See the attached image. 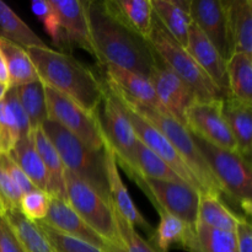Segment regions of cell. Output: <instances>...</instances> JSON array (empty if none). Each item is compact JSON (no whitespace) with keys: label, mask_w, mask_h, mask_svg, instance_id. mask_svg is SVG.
I'll list each match as a JSON object with an SVG mask.
<instances>
[{"label":"cell","mask_w":252,"mask_h":252,"mask_svg":"<svg viewBox=\"0 0 252 252\" xmlns=\"http://www.w3.org/2000/svg\"><path fill=\"white\" fill-rule=\"evenodd\" d=\"M85 9L98 64H112L149 76L155 53L147 39L108 11L103 1H85Z\"/></svg>","instance_id":"obj_1"},{"label":"cell","mask_w":252,"mask_h":252,"mask_svg":"<svg viewBox=\"0 0 252 252\" xmlns=\"http://www.w3.org/2000/svg\"><path fill=\"white\" fill-rule=\"evenodd\" d=\"M39 81L70 98L90 115H96L105 94V83L70 54L46 48H27Z\"/></svg>","instance_id":"obj_2"},{"label":"cell","mask_w":252,"mask_h":252,"mask_svg":"<svg viewBox=\"0 0 252 252\" xmlns=\"http://www.w3.org/2000/svg\"><path fill=\"white\" fill-rule=\"evenodd\" d=\"M110 89L117 95V97L120 98V101L126 107L130 108L135 113H138L140 117L148 121L155 128H158L167 138V140L171 143L175 150L179 153L181 159L184 160L191 174L193 175V177L199 184L202 189V193H211L220 197L223 196L220 186L218 185L216 177L213 176L211 169L207 165L206 160L202 157L198 147L194 143L191 130L186 126L180 123L179 121H176L167 113L158 112V111L153 110L148 106L140 105V103L126 97L122 94L117 93L115 89Z\"/></svg>","instance_id":"obj_3"},{"label":"cell","mask_w":252,"mask_h":252,"mask_svg":"<svg viewBox=\"0 0 252 252\" xmlns=\"http://www.w3.org/2000/svg\"><path fill=\"white\" fill-rule=\"evenodd\" d=\"M41 128L58 152L64 167L111 202L103 149L100 152L90 149L75 135L51 120L44 121Z\"/></svg>","instance_id":"obj_4"},{"label":"cell","mask_w":252,"mask_h":252,"mask_svg":"<svg viewBox=\"0 0 252 252\" xmlns=\"http://www.w3.org/2000/svg\"><path fill=\"white\" fill-rule=\"evenodd\" d=\"M192 135L202 157L220 186L223 196L234 199L243 208V212H245L246 218H250L252 211L251 161L241 157L238 152L216 147L193 133Z\"/></svg>","instance_id":"obj_5"},{"label":"cell","mask_w":252,"mask_h":252,"mask_svg":"<svg viewBox=\"0 0 252 252\" xmlns=\"http://www.w3.org/2000/svg\"><path fill=\"white\" fill-rule=\"evenodd\" d=\"M155 16V15H154ZM147 42L158 57L191 88L198 101L224 100V95L196 63L186 47L167 33L159 20L154 17Z\"/></svg>","instance_id":"obj_6"},{"label":"cell","mask_w":252,"mask_h":252,"mask_svg":"<svg viewBox=\"0 0 252 252\" xmlns=\"http://www.w3.org/2000/svg\"><path fill=\"white\" fill-rule=\"evenodd\" d=\"M103 115L100 118L103 140L110 145L117 164L125 169L130 180L137 184L142 177L135 166V148L138 137L130 123L127 110L115 93L105 84Z\"/></svg>","instance_id":"obj_7"},{"label":"cell","mask_w":252,"mask_h":252,"mask_svg":"<svg viewBox=\"0 0 252 252\" xmlns=\"http://www.w3.org/2000/svg\"><path fill=\"white\" fill-rule=\"evenodd\" d=\"M66 202L78 216L115 248L121 249L113 207L98 192L65 169L64 172Z\"/></svg>","instance_id":"obj_8"},{"label":"cell","mask_w":252,"mask_h":252,"mask_svg":"<svg viewBox=\"0 0 252 252\" xmlns=\"http://www.w3.org/2000/svg\"><path fill=\"white\" fill-rule=\"evenodd\" d=\"M44 95L48 120L58 123L90 149L96 152L103 149V134L98 113L90 115L70 98L47 86H44Z\"/></svg>","instance_id":"obj_9"},{"label":"cell","mask_w":252,"mask_h":252,"mask_svg":"<svg viewBox=\"0 0 252 252\" xmlns=\"http://www.w3.org/2000/svg\"><path fill=\"white\" fill-rule=\"evenodd\" d=\"M138 187L147 194L157 211L181 219L196 228L201 192L184 182L140 179Z\"/></svg>","instance_id":"obj_10"},{"label":"cell","mask_w":252,"mask_h":252,"mask_svg":"<svg viewBox=\"0 0 252 252\" xmlns=\"http://www.w3.org/2000/svg\"><path fill=\"white\" fill-rule=\"evenodd\" d=\"M186 127L206 142L236 152V144L223 115V100L194 101L186 112Z\"/></svg>","instance_id":"obj_11"},{"label":"cell","mask_w":252,"mask_h":252,"mask_svg":"<svg viewBox=\"0 0 252 252\" xmlns=\"http://www.w3.org/2000/svg\"><path fill=\"white\" fill-rule=\"evenodd\" d=\"M148 78L165 111L180 123L186 126L187 110L194 101H197L191 88L181 80L157 54Z\"/></svg>","instance_id":"obj_12"},{"label":"cell","mask_w":252,"mask_h":252,"mask_svg":"<svg viewBox=\"0 0 252 252\" xmlns=\"http://www.w3.org/2000/svg\"><path fill=\"white\" fill-rule=\"evenodd\" d=\"M125 108L127 110L130 123H132L133 128H134L138 139H139L143 144L147 145L153 153H155L160 159L164 160V161L169 165L170 169H171L172 171L185 182V184L189 185V186L193 187V189H196L197 191H199L202 193V189L201 186H199V184L197 182V180L194 179L193 175L191 174V171L189 170L187 165L185 164L184 160L181 159L179 153L175 150V148L172 147L171 143L167 140V138L165 137L158 128H155L154 126L150 125L148 121H145L144 118L140 117V116L138 115V113H135L134 111L126 107V106Z\"/></svg>","instance_id":"obj_13"},{"label":"cell","mask_w":252,"mask_h":252,"mask_svg":"<svg viewBox=\"0 0 252 252\" xmlns=\"http://www.w3.org/2000/svg\"><path fill=\"white\" fill-rule=\"evenodd\" d=\"M43 223L51 228L56 229V230L61 231V233L86 241V243L91 244V245L96 246L105 252H122L121 249L111 245L102 236L98 235L94 229H91L78 216V213L71 208L70 204L65 199L51 197L48 213H47Z\"/></svg>","instance_id":"obj_14"},{"label":"cell","mask_w":252,"mask_h":252,"mask_svg":"<svg viewBox=\"0 0 252 252\" xmlns=\"http://www.w3.org/2000/svg\"><path fill=\"white\" fill-rule=\"evenodd\" d=\"M192 22L209 39L225 61L231 57L224 1L191 0Z\"/></svg>","instance_id":"obj_15"},{"label":"cell","mask_w":252,"mask_h":252,"mask_svg":"<svg viewBox=\"0 0 252 252\" xmlns=\"http://www.w3.org/2000/svg\"><path fill=\"white\" fill-rule=\"evenodd\" d=\"M101 66L106 74V84L110 88L115 89L117 93L140 105L148 106L158 112L167 113L158 100L157 94L148 76L112 64H102Z\"/></svg>","instance_id":"obj_16"},{"label":"cell","mask_w":252,"mask_h":252,"mask_svg":"<svg viewBox=\"0 0 252 252\" xmlns=\"http://www.w3.org/2000/svg\"><path fill=\"white\" fill-rule=\"evenodd\" d=\"M103 155H105L106 177H107V186L111 204L133 228L134 226L142 228L150 236L154 229L148 223L147 219L142 216L139 209L137 208L134 202L130 198L129 192H128L126 185L123 184L122 177H121L118 164L116 161L113 152L105 140H103Z\"/></svg>","instance_id":"obj_17"},{"label":"cell","mask_w":252,"mask_h":252,"mask_svg":"<svg viewBox=\"0 0 252 252\" xmlns=\"http://www.w3.org/2000/svg\"><path fill=\"white\" fill-rule=\"evenodd\" d=\"M186 49L191 54L192 58L196 61V63L201 66L202 70L223 93L224 97H228L229 88L226 61L193 22L189 26Z\"/></svg>","instance_id":"obj_18"},{"label":"cell","mask_w":252,"mask_h":252,"mask_svg":"<svg viewBox=\"0 0 252 252\" xmlns=\"http://www.w3.org/2000/svg\"><path fill=\"white\" fill-rule=\"evenodd\" d=\"M59 15L62 29V38L70 46L79 47L95 57L90 31H89L88 16H86L85 1L80 0H51Z\"/></svg>","instance_id":"obj_19"},{"label":"cell","mask_w":252,"mask_h":252,"mask_svg":"<svg viewBox=\"0 0 252 252\" xmlns=\"http://www.w3.org/2000/svg\"><path fill=\"white\" fill-rule=\"evenodd\" d=\"M159 214V225L153 230L148 243L158 252H169L176 246L189 252H197L196 228L164 212Z\"/></svg>","instance_id":"obj_20"},{"label":"cell","mask_w":252,"mask_h":252,"mask_svg":"<svg viewBox=\"0 0 252 252\" xmlns=\"http://www.w3.org/2000/svg\"><path fill=\"white\" fill-rule=\"evenodd\" d=\"M231 54H252V0L224 1Z\"/></svg>","instance_id":"obj_21"},{"label":"cell","mask_w":252,"mask_h":252,"mask_svg":"<svg viewBox=\"0 0 252 252\" xmlns=\"http://www.w3.org/2000/svg\"><path fill=\"white\" fill-rule=\"evenodd\" d=\"M152 5L155 17L167 33L186 47L192 24L191 0H154Z\"/></svg>","instance_id":"obj_22"},{"label":"cell","mask_w":252,"mask_h":252,"mask_svg":"<svg viewBox=\"0 0 252 252\" xmlns=\"http://www.w3.org/2000/svg\"><path fill=\"white\" fill-rule=\"evenodd\" d=\"M103 5L135 33L148 38L155 17L152 0H106Z\"/></svg>","instance_id":"obj_23"},{"label":"cell","mask_w":252,"mask_h":252,"mask_svg":"<svg viewBox=\"0 0 252 252\" xmlns=\"http://www.w3.org/2000/svg\"><path fill=\"white\" fill-rule=\"evenodd\" d=\"M223 115L235 140L236 152L251 161L252 106L226 97L223 100Z\"/></svg>","instance_id":"obj_24"},{"label":"cell","mask_w":252,"mask_h":252,"mask_svg":"<svg viewBox=\"0 0 252 252\" xmlns=\"http://www.w3.org/2000/svg\"><path fill=\"white\" fill-rule=\"evenodd\" d=\"M32 138H33V144L46 167L47 176H48V189L47 193L51 197H57V198L65 199V182H64V167L62 162L61 157L58 152L52 144L49 138L47 137L46 133L42 128L32 130Z\"/></svg>","instance_id":"obj_25"},{"label":"cell","mask_w":252,"mask_h":252,"mask_svg":"<svg viewBox=\"0 0 252 252\" xmlns=\"http://www.w3.org/2000/svg\"><path fill=\"white\" fill-rule=\"evenodd\" d=\"M241 218L243 217L229 209L220 196L211 193L199 194L196 225H204L217 230L235 233Z\"/></svg>","instance_id":"obj_26"},{"label":"cell","mask_w":252,"mask_h":252,"mask_svg":"<svg viewBox=\"0 0 252 252\" xmlns=\"http://www.w3.org/2000/svg\"><path fill=\"white\" fill-rule=\"evenodd\" d=\"M228 74V97L252 106V61L250 56L234 53L226 61Z\"/></svg>","instance_id":"obj_27"},{"label":"cell","mask_w":252,"mask_h":252,"mask_svg":"<svg viewBox=\"0 0 252 252\" xmlns=\"http://www.w3.org/2000/svg\"><path fill=\"white\" fill-rule=\"evenodd\" d=\"M10 157L15 160V162L19 165L20 169L24 171L27 179L37 189L47 192L48 176H47L46 167L34 148L32 133H30L26 137L20 138V140L10 153Z\"/></svg>","instance_id":"obj_28"},{"label":"cell","mask_w":252,"mask_h":252,"mask_svg":"<svg viewBox=\"0 0 252 252\" xmlns=\"http://www.w3.org/2000/svg\"><path fill=\"white\" fill-rule=\"evenodd\" d=\"M0 51L6 62L10 88H19L39 80L26 49L0 36Z\"/></svg>","instance_id":"obj_29"},{"label":"cell","mask_w":252,"mask_h":252,"mask_svg":"<svg viewBox=\"0 0 252 252\" xmlns=\"http://www.w3.org/2000/svg\"><path fill=\"white\" fill-rule=\"evenodd\" d=\"M0 36L16 43L22 48H46V42L14 12V10L0 0Z\"/></svg>","instance_id":"obj_30"},{"label":"cell","mask_w":252,"mask_h":252,"mask_svg":"<svg viewBox=\"0 0 252 252\" xmlns=\"http://www.w3.org/2000/svg\"><path fill=\"white\" fill-rule=\"evenodd\" d=\"M2 216L11 226L25 252H57L37 223L27 220L20 211H7Z\"/></svg>","instance_id":"obj_31"},{"label":"cell","mask_w":252,"mask_h":252,"mask_svg":"<svg viewBox=\"0 0 252 252\" xmlns=\"http://www.w3.org/2000/svg\"><path fill=\"white\" fill-rule=\"evenodd\" d=\"M20 102L29 118L31 130L41 128L44 121L48 120L46 106L44 85L39 80L17 88Z\"/></svg>","instance_id":"obj_32"},{"label":"cell","mask_w":252,"mask_h":252,"mask_svg":"<svg viewBox=\"0 0 252 252\" xmlns=\"http://www.w3.org/2000/svg\"><path fill=\"white\" fill-rule=\"evenodd\" d=\"M135 166H137L138 175L143 179L184 182L170 169V166L164 160L160 159L139 139H138L137 148H135Z\"/></svg>","instance_id":"obj_33"},{"label":"cell","mask_w":252,"mask_h":252,"mask_svg":"<svg viewBox=\"0 0 252 252\" xmlns=\"http://www.w3.org/2000/svg\"><path fill=\"white\" fill-rule=\"evenodd\" d=\"M197 252H238L235 233L196 225Z\"/></svg>","instance_id":"obj_34"},{"label":"cell","mask_w":252,"mask_h":252,"mask_svg":"<svg viewBox=\"0 0 252 252\" xmlns=\"http://www.w3.org/2000/svg\"><path fill=\"white\" fill-rule=\"evenodd\" d=\"M37 225L41 228V230L43 231L46 238L53 245L57 252H105L86 241L61 233V231L44 224L43 221H38Z\"/></svg>","instance_id":"obj_35"},{"label":"cell","mask_w":252,"mask_h":252,"mask_svg":"<svg viewBox=\"0 0 252 252\" xmlns=\"http://www.w3.org/2000/svg\"><path fill=\"white\" fill-rule=\"evenodd\" d=\"M21 138L19 123L6 101H0V153L10 154Z\"/></svg>","instance_id":"obj_36"},{"label":"cell","mask_w":252,"mask_h":252,"mask_svg":"<svg viewBox=\"0 0 252 252\" xmlns=\"http://www.w3.org/2000/svg\"><path fill=\"white\" fill-rule=\"evenodd\" d=\"M31 10L34 16L38 17L39 21L43 25L44 30L51 37L56 46H61L62 41V29L59 15L56 7L53 6L51 0H33L31 2Z\"/></svg>","instance_id":"obj_37"},{"label":"cell","mask_w":252,"mask_h":252,"mask_svg":"<svg viewBox=\"0 0 252 252\" xmlns=\"http://www.w3.org/2000/svg\"><path fill=\"white\" fill-rule=\"evenodd\" d=\"M113 214H115L116 226H117L122 252H158L137 233V230L115 208H113Z\"/></svg>","instance_id":"obj_38"},{"label":"cell","mask_w":252,"mask_h":252,"mask_svg":"<svg viewBox=\"0 0 252 252\" xmlns=\"http://www.w3.org/2000/svg\"><path fill=\"white\" fill-rule=\"evenodd\" d=\"M49 201L51 196L47 192L36 189L22 196L19 211L27 220L33 223L43 221L48 213Z\"/></svg>","instance_id":"obj_39"},{"label":"cell","mask_w":252,"mask_h":252,"mask_svg":"<svg viewBox=\"0 0 252 252\" xmlns=\"http://www.w3.org/2000/svg\"><path fill=\"white\" fill-rule=\"evenodd\" d=\"M21 198V191L17 189L0 158V207L2 212L19 211Z\"/></svg>","instance_id":"obj_40"},{"label":"cell","mask_w":252,"mask_h":252,"mask_svg":"<svg viewBox=\"0 0 252 252\" xmlns=\"http://www.w3.org/2000/svg\"><path fill=\"white\" fill-rule=\"evenodd\" d=\"M4 100L6 101V103L12 110L15 117H16L17 123H19V127H20V133H21V138L29 135L32 130H31V127H30L29 118H27L26 113H25L24 108H22L21 102H20L19 94H17V88H9Z\"/></svg>","instance_id":"obj_41"},{"label":"cell","mask_w":252,"mask_h":252,"mask_svg":"<svg viewBox=\"0 0 252 252\" xmlns=\"http://www.w3.org/2000/svg\"><path fill=\"white\" fill-rule=\"evenodd\" d=\"M0 158H1L2 164H4V166L6 167V170L9 171L10 176H11V179L14 180L17 189L21 191L22 196L29 193V192L33 191V189H36V187H34L33 185H32V182L27 179L26 175H25L24 171L20 169L19 165L15 162V160L10 157V154L0 153Z\"/></svg>","instance_id":"obj_42"},{"label":"cell","mask_w":252,"mask_h":252,"mask_svg":"<svg viewBox=\"0 0 252 252\" xmlns=\"http://www.w3.org/2000/svg\"><path fill=\"white\" fill-rule=\"evenodd\" d=\"M0 252H25L4 216H0Z\"/></svg>","instance_id":"obj_43"},{"label":"cell","mask_w":252,"mask_h":252,"mask_svg":"<svg viewBox=\"0 0 252 252\" xmlns=\"http://www.w3.org/2000/svg\"><path fill=\"white\" fill-rule=\"evenodd\" d=\"M238 252H252V229L249 218L243 217L235 229Z\"/></svg>","instance_id":"obj_44"},{"label":"cell","mask_w":252,"mask_h":252,"mask_svg":"<svg viewBox=\"0 0 252 252\" xmlns=\"http://www.w3.org/2000/svg\"><path fill=\"white\" fill-rule=\"evenodd\" d=\"M0 84L9 86L10 88V81H9V73H7V66L6 62H5L4 56H2L1 51H0Z\"/></svg>","instance_id":"obj_45"},{"label":"cell","mask_w":252,"mask_h":252,"mask_svg":"<svg viewBox=\"0 0 252 252\" xmlns=\"http://www.w3.org/2000/svg\"><path fill=\"white\" fill-rule=\"evenodd\" d=\"M7 90H9V86L4 85V84H0V101H2V98L5 97Z\"/></svg>","instance_id":"obj_46"},{"label":"cell","mask_w":252,"mask_h":252,"mask_svg":"<svg viewBox=\"0 0 252 252\" xmlns=\"http://www.w3.org/2000/svg\"><path fill=\"white\" fill-rule=\"evenodd\" d=\"M2 214H4V212H2V209H1V207H0V216H2Z\"/></svg>","instance_id":"obj_47"}]
</instances>
